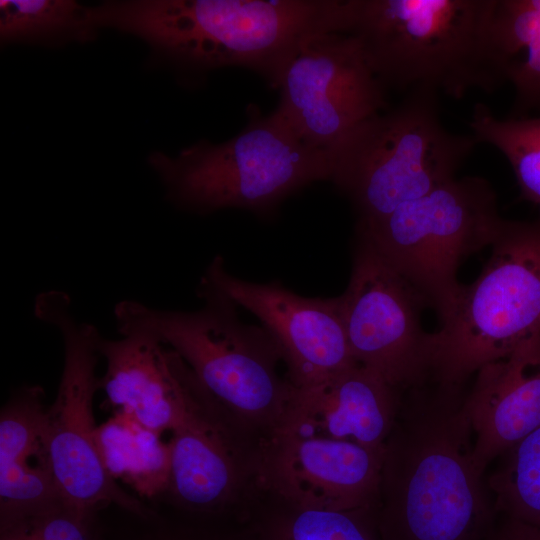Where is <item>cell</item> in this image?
Instances as JSON below:
<instances>
[{
	"label": "cell",
	"instance_id": "obj_5",
	"mask_svg": "<svg viewBox=\"0 0 540 540\" xmlns=\"http://www.w3.org/2000/svg\"><path fill=\"white\" fill-rule=\"evenodd\" d=\"M476 144L472 134L444 127L438 92L417 87L395 108L358 124L330 151V181L352 202L357 226H367L455 178Z\"/></svg>",
	"mask_w": 540,
	"mask_h": 540
},
{
	"label": "cell",
	"instance_id": "obj_1",
	"mask_svg": "<svg viewBox=\"0 0 540 540\" xmlns=\"http://www.w3.org/2000/svg\"><path fill=\"white\" fill-rule=\"evenodd\" d=\"M462 389L402 393L382 456L380 540H483L493 528Z\"/></svg>",
	"mask_w": 540,
	"mask_h": 540
},
{
	"label": "cell",
	"instance_id": "obj_11",
	"mask_svg": "<svg viewBox=\"0 0 540 540\" xmlns=\"http://www.w3.org/2000/svg\"><path fill=\"white\" fill-rule=\"evenodd\" d=\"M275 115L305 144L330 152L352 129L386 107L385 92L355 37L318 36L285 67Z\"/></svg>",
	"mask_w": 540,
	"mask_h": 540
},
{
	"label": "cell",
	"instance_id": "obj_6",
	"mask_svg": "<svg viewBox=\"0 0 540 540\" xmlns=\"http://www.w3.org/2000/svg\"><path fill=\"white\" fill-rule=\"evenodd\" d=\"M177 207L198 214L274 210L303 187L329 180L330 152L301 141L276 115L252 110L247 126L218 144L199 141L171 157L148 158Z\"/></svg>",
	"mask_w": 540,
	"mask_h": 540
},
{
	"label": "cell",
	"instance_id": "obj_10",
	"mask_svg": "<svg viewBox=\"0 0 540 540\" xmlns=\"http://www.w3.org/2000/svg\"><path fill=\"white\" fill-rule=\"evenodd\" d=\"M355 362L401 393L430 381L431 334L422 296L366 240L356 236L348 285L339 296Z\"/></svg>",
	"mask_w": 540,
	"mask_h": 540
},
{
	"label": "cell",
	"instance_id": "obj_9",
	"mask_svg": "<svg viewBox=\"0 0 540 540\" xmlns=\"http://www.w3.org/2000/svg\"><path fill=\"white\" fill-rule=\"evenodd\" d=\"M69 296L50 290L39 294L35 316L61 334L64 364L54 403L46 413V439L51 469L62 501L100 512L116 505L135 513L147 506L126 492L108 472L98 444L93 400L100 389L96 366L101 334L81 322L71 310Z\"/></svg>",
	"mask_w": 540,
	"mask_h": 540
},
{
	"label": "cell",
	"instance_id": "obj_24",
	"mask_svg": "<svg viewBox=\"0 0 540 540\" xmlns=\"http://www.w3.org/2000/svg\"><path fill=\"white\" fill-rule=\"evenodd\" d=\"M500 457L488 479L494 510L540 528V427Z\"/></svg>",
	"mask_w": 540,
	"mask_h": 540
},
{
	"label": "cell",
	"instance_id": "obj_4",
	"mask_svg": "<svg viewBox=\"0 0 540 540\" xmlns=\"http://www.w3.org/2000/svg\"><path fill=\"white\" fill-rule=\"evenodd\" d=\"M497 0H351L356 38L386 90L426 87L461 98L508 82L494 30Z\"/></svg>",
	"mask_w": 540,
	"mask_h": 540
},
{
	"label": "cell",
	"instance_id": "obj_16",
	"mask_svg": "<svg viewBox=\"0 0 540 540\" xmlns=\"http://www.w3.org/2000/svg\"><path fill=\"white\" fill-rule=\"evenodd\" d=\"M402 393L354 364L316 384L294 387L276 432L348 441L383 453Z\"/></svg>",
	"mask_w": 540,
	"mask_h": 540
},
{
	"label": "cell",
	"instance_id": "obj_12",
	"mask_svg": "<svg viewBox=\"0 0 540 540\" xmlns=\"http://www.w3.org/2000/svg\"><path fill=\"white\" fill-rule=\"evenodd\" d=\"M171 433L169 480L154 503L239 523L254 488L258 449L235 430L199 380Z\"/></svg>",
	"mask_w": 540,
	"mask_h": 540
},
{
	"label": "cell",
	"instance_id": "obj_8",
	"mask_svg": "<svg viewBox=\"0 0 540 540\" xmlns=\"http://www.w3.org/2000/svg\"><path fill=\"white\" fill-rule=\"evenodd\" d=\"M503 219L494 188L479 176L453 178L382 220L357 226L366 240L443 321L461 284V262L493 243Z\"/></svg>",
	"mask_w": 540,
	"mask_h": 540
},
{
	"label": "cell",
	"instance_id": "obj_22",
	"mask_svg": "<svg viewBox=\"0 0 540 540\" xmlns=\"http://www.w3.org/2000/svg\"><path fill=\"white\" fill-rule=\"evenodd\" d=\"M88 8L73 0H1V43L91 41L97 30L89 21Z\"/></svg>",
	"mask_w": 540,
	"mask_h": 540
},
{
	"label": "cell",
	"instance_id": "obj_7",
	"mask_svg": "<svg viewBox=\"0 0 540 540\" xmlns=\"http://www.w3.org/2000/svg\"><path fill=\"white\" fill-rule=\"evenodd\" d=\"M477 279L462 285L431 334L430 381L463 387L483 366L540 333V214L504 220Z\"/></svg>",
	"mask_w": 540,
	"mask_h": 540
},
{
	"label": "cell",
	"instance_id": "obj_20",
	"mask_svg": "<svg viewBox=\"0 0 540 540\" xmlns=\"http://www.w3.org/2000/svg\"><path fill=\"white\" fill-rule=\"evenodd\" d=\"M125 413L98 427L104 464L116 480L129 484L140 496L156 502L165 492L170 474V445Z\"/></svg>",
	"mask_w": 540,
	"mask_h": 540
},
{
	"label": "cell",
	"instance_id": "obj_2",
	"mask_svg": "<svg viewBox=\"0 0 540 540\" xmlns=\"http://www.w3.org/2000/svg\"><path fill=\"white\" fill-rule=\"evenodd\" d=\"M349 13L350 0H114L88 11L96 30L137 36L171 65L248 68L274 87L306 43L346 33Z\"/></svg>",
	"mask_w": 540,
	"mask_h": 540
},
{
	"label": "cell",
	"instance_id": "obj_15",
	"mask_svg": "<svg viewBox=\"0 0 540 540\" xmlns=\"http://www.w3.org/2000/svg\"><path fill=\"white\" fill-rule=\"evenodd\" d=\"M99 354L106 369L99 378L108 406L162 434L180 423L197 377L170 347L132 332L119 339L101 336Z\"/></svg>",
	"mask_w": 540,
	"mask_h": 540
},
{
	"label": "cell",
	"instance_id": "obj_18",
	"mask_svg": "<svg viewBox=\"0 0 540 540\" xmlns=\"http://www.w3.org/2000/svg\"><path fill=\"white\" fill-rule=\"evenodd\" d=\"M43 396L41 387L23 385L1 409V527L62 501L51 469Z\"/></svg>",
	"mask_w": 540,
	"mask_h": 540
},
{
	"label": "cell",
	"instance_id": "obj_19",
	"mask_svg": "<svg viewBox=\"0 0 540 540\" xmlns=\"http://www.w3.org/2000/svg\"><path fill=\"white\" fill-rule=\"evenodd\" d=\"M254 494L240 523L252 540H380L374 509L310 508Z\"/></svg>",
	"mask_w": 540,
	"mask_h": 540
},
{
	"label": "cell",
	"instance_id": "obj_25",
	"mask_svg": "<svg viewBox=\"0 0 540 540\" xmlns=\"http://www.w3.org/2000/svg\"><path fill=\"white\" fill-rule=\"evenodd\" d=\"M121 509L124 525L112 529L110 540H252L239 523L229 526L225 520L180 512V516L164 515L155 506H150L144 513Z\"/></svg>",
	"mask_w": 540,
	"mask_h": 540
},
{
	"label": "cell",
	"instance_id": "obj_13",
	"mask_svg": "<svg viewBox=\"0 0 540 540\" xmlns=\"http://www.w3.org/2000/svg\"><path fill=\"white\" fill-rule=\"evenodd\" d=\"M239 308L255 315L281 349L294 387L316 384L357 364L351 354L339 296L305 297L279 281L241 279L215 256L203 275Z\"/></svg>",
	"mask_w": 540,
	"mask_h": 540
},
{
	"label": "cell",
	"instance_id": "obj_14",
	"mask_svg": "<svg viewBox=\"0 0 540 540\" xmlns=\"http://www.w3.org/2000/svg\"><path fill=\"white\" fill-rule=\"evenodd\" d=\"M383 453L348 441L275 432L258 450L254 487L319 509H374Z\"/></svg>",
	"mask_w": 540,
	"mask_h": 540
},
{
	"label": "cell",
	"instance_id": "obj_21",
	"mask_svg": "<svg viewBox=\"0 0 540 540\" xmlns=\"http://www.w3.org/2000/svg\"><path fill=\"white\" fill-rule=\"evenodd\" d=\"M494 30L515 88L513 113L540 110V0H497Z\"/></svg>",
	"mask_w": 540,
	"mask_h": 540
},
{
	"label": "cell",
	"instance_id": "obj_26",
	"mask_svg": "<svg viewBox=\"0 0 540 540\" xmlns=\"http://www.w3.org/2000/svg\"><path fill=\"white\" fill-rule=\"evenodd\" d=\"M100 512L82 510L60 501L2 527L0 540H106Z\"/></svg>",
	"mask_w": 540,
	"mask_h": 540
},
{
	"label": "cell",
	"instance_id": "obj_17",
	"mask_svg": "<svg viewBox=\"0 0 540 540\" xmlns=\"http://www.w3.org/2000/svg\"><path fill=\"white\" fill-rule=\"evenodd\" d=\"M464 404L474 433V464L483 474L540 427V333L483 366Z\"/></svg>",
	"mask_w": 540,
	"mask_h": 540
},
{
	"label": "cell",
	"instance_id": "obj_23",
	"mask_svg": "<svg viewBox=\"0 0 540 540\" xmlns=\"http://www.w3.org/2000/svg\"><path fill=\"white\" fill-rule=\"evenodd\" d=\"M468 125L477 143L490 144L507 158L521 197L540 210V116L501 120L477 103Z\"/></svg>",
	"mask_w": 540,
	"mask_h": 540
},
{
	"label": "cell",
	"instance_id": "obj_3",
	"mask_svg": "<svg viewBox=\"0 0 540 540\" xmlns=\"http://www.w3.org/2000/svg\"><path fill=\"white\" fill-rule=\"evenodd\" d=\"M197 293L202 305L190 311L122 300L114 308L117 330L150 335L176 351L235 430L259 449L280 427L294 391L280 373L281 349L204 276Z\"/></svg>",
	"mask_w": 540,
	"mask_h": 540
},
{
	"label": "cell",
	"instance_id": "obj_27",
	"mask_svg": "<svg viewBox=\"0 0 540 540\" xmlns=\"http://www.w3.org/2000/svg\"><path fill=\"white\" fill-rule=\"evenodd\" d=\"M483 540H540V528L504 517L503 521L492 528Z\"/></svg>",
	"mask_w": 540,
	"mask_h": 540
}]
</instances>
